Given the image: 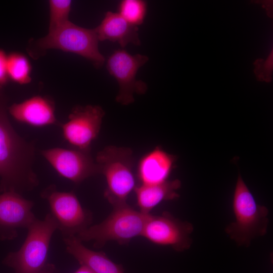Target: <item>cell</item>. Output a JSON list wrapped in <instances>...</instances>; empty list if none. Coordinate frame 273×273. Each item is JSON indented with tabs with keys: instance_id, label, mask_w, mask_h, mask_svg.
<instances>
[{
	"instance_id": "7402d4cb",
	"label": "cell",
	"mask_w": 273,
	"mask_h": 273,
	"mask_svg": "<svg viewBox=\"0 0 273 273\" xmlns=\"http://www.w3.org/2000/svg\"><path fill=\"white\" fill-rule=\"evenodd\" d=\"M8 55L0 49V87H3L9 81L7 72Z\"/></svg>"
},
{
	"instance_id": "d4e9b609",
	"label": "cell",
	"mask_w": 273,
	"mask_h": 273,
	"mask_svg": "<svg viewBox=\"0 0 273 273\" xmlns=\"http://www.w3.org/2000/svg\"><path fill=\"white\" fill-rule=\"evenodd\" d=\"M74 273H95L88 267L80 265V266Z\"/></svg>"
},
{
	"instance_id": "ac0fdd59",
	"label": "cell",
	"mask_w": 273,
	"mask_h": 273,
	"mask_svg": "<svg viewBox=\"0 0 273 273\" xmlns=\"http://www.w3.org/2000/svg\"><path fill=\"white\" fill-rule=\"evenodd\" d=\"M32 67L24 54L14 52L8 55L7 72L9 80L19 84L29 83L31 81Z\"/></svg>"
},
{
	"instance_id": "cb8c5ba5",
	"label": "cell",
	"mask_w": 273,
	"mask_h": 273,
	"mask_svg": "<svg viewBox=\"0 0 273 273\" xmlns=\"http://www.w3.org/2000/svg\"><path fill=\"white\" fill-rule=\"evenodd\" d=\"M38 273H57L54 265L47 263L45 267Z\"/></svg>"
},
{
	"instance_id": "277c9868",
	"label": "cell",
	"mask_w": 273,
	"mask_h": 273,
	"mask_svg": "<svg viewBox=\"0 0 273 273\" xmlns=\"http://www.w3.org/2000/svg\"><path fill=\"white\" fill-rule=\"evenodd\" d=\"M112 212L100 223L89 226L75 236L81 242L94 241V247L100 248L111 241L127 244L141 236L150 214L137 211L127 203L113 207Z\"/></svg>"
},
{
	"instance_id": "5bb4252c",
	"label": "cell",
	"mask_w": 273,
	"mask_h": 273,
	"mask_svg": "<svg viewBox=\"0 0 273 273\" xmlns=\"http://www.w3.org/2000/svg\"><path fill=\"white\" fill-rule=\"evenodd\" d=\"M175 161V156L158 147L147 153L140 159L137 166L140 184H157L167 180Z\"/></svg>"
},
{
	"instance_id": "3957f363",
	"label": "cell",
	"mask_w": 273,
	"mask_h": 273,
	"mask_svg": "<svg viewBox=\"0 0 273 273\" xmlns=\"http://www.w3.org/2000/svg\"><path fill=\"white\" fill-rule=\"evenodd\" d=\"M99 41L95 29L83 28L69 21L30 43L28 51L33 58L39 57L50 49L72 53L88 60L95 67L100 68L105 59L99 50Z\"/></svg>"
},
{
	"instance_id": "8fae6325",
	"label": "cell",
	"mask_w": 273,
	"mask_h": 273,
	"mask_svg": "<svg viewBox=\"0 0 273 273\" xmlns=\"http://www.w3.org/2000/svg\"><path fill=\"white\" fill-rule=\"evenodd\" d=\"M40 153L59 175L76 184L100 173L89 151L53 148Z\"/></svg>"
},
{
	"instance_id": "6da1fadb",
	"label": "cell",
	"mask_w": 273,
	"mask_h": 273,
	"mask_svg": "<svg viewBox=\"0 0 273 273\" xmlns=\"http://www.w3.org/2000/svg\"><path fill=\"white\" fill-rule=\"evenodd\" d=\"M8 112V99L0 87V192L22 195L39 185L33 169L35 144L17 132Z\"/></svg>"
},
{
	"instance_id": "ffe728a7",
	"label": "cell",
	"mask_w": 273,
	"mask_h": 273,
	"mask_svg": "<svg viewBox=\"0 0 273 273\" xmlns=\"http://www.w3.org/2000/svg\"><path fill=\"white\" fill-rule=\"evenodd\" d=\"M72 1L70 0H50L49 7V31L55 30L69 21Z\"/></svg>"
},
{
	"instance_id": "9c48e42d",
	"label": "cell",
	"mask_w": 273,
	"mask_h": 273,
	"mask_svg": "<svg viewBox=\"0 0 273 273\" xmlns=\"http://www.w3.org/2000/svg\"><path fill=\"white\" fill-rule=\"evenodd\" d=\"M193 231L191 222L181 220L165 211L158 215L150 214L141 236L154 244L183 252L191 247Z\"/></svg>"
},
{
	"instance_id": "9a60e30c",
	"label": "cell",
	"mask_w": 273,
	"mask_h": 273,
	"mask_svg": "<svg viewBox=\"0 0 273 273\" xmlns=\"http://www.w3.org/2000/svg\"><path fill=\"white\" fill-rule=\"evenodd\" d=\"M95 30L99 41L116 42L122 48L130 43L141 44L138 27L129 23L118 13L108 11Z\"/></svg>"
},
{
	"instance_id": "7a4b0ae2",
	"label": "cell",
	"mask_w": 273,
	"mask_h": 273,
	"mask_svg": "<svg viewBox=\"0 0 273 273\" xmlns=\"http://www.w3.org/2000/svg\"><path fill=\"white\" fill-rule=\"evenodd\" d=\"M235 220L225 232L239 246L248 247L252 241L266 234L269 211L257 203L240 174H238L233 199Z\"/></svg>"
},
{
	"instance_id": "30bf717a",
	"label": "cell",
	"mask_w": 273,
	"mask_h": 273,
	"mask_svg": "<svg viewBox=\"0 0 273 273\" xmlns=\"http://www.w3.org/2000/svg\"><path fill=\"white\" fill-rule=\"evenodd\" d=\"M104 115V111L98 105L76 106L68 121L60 124L64 139L72 149L89 151L99 135Z\"/></svg>"
},
{
	"instance_id": "e0dca14e",
	"label": "cell",
	"mask_w": 273,
	"mask_h": 273,
	"mask_svg": "<svg viewBox=\"0 0 273 273\" xmlns=\"http://www.w3.org/2000/svg\"><path fill=\"white\" fill-rule=\"evenodd\" d=\"M181 187L178 179L167 180L152 185L140 184L134 189L140 211L145 214L164 201L172 200L179 197L177 191Z\"/></svg>"
},
{
	"instance_id": "4fadbf2b",
	"label": "cell",
	"mask_w": 273,
	"mask_h": 273,
	"mask_svg": "<svg viewBox=\"0 0 273 273\" xmlns=\"http://www.w3.org/2000/svg\"><path fill=\"white\" fill-rule=\"evenodd\" d=\"M8 112L18 122L33 126L58 124L55 103L46 96H35L8 107Z\"/></svg>"
},
{
	"instance_id": "7c38bea8",
	"label": "cell",
	"mask_w": 273,
	"mask_h": 273,
	"mask_svg": "<svg viewBox=\"0 0 273 273\" xmlns=\"http://www.w3.org/2000/svg\"><path fill=\"white\" fill-rule=\"evenodd\" d=\"M34 202L16 192L0 195V239L11 240L18 236V230L28 228L36 217L32 211Z\"/></svg>"
},
{
	"instance_id": "52a82bcc",
	"label": "cell",
	"mask_w": 273,
	"mask_h": 273,
	"mask_svg": "<svg viewBox=\"0 0 273 273\" xmlns=\"http://www.w3.org/2000/svg\"><path fill=\"white\" fill-rule=\"evenodd\" d=\"M40 196L48 202L63 238L76 236L91 224V212L82 207L73 192L59 191L52 184L42 191Z\"/></svg>"
},
{
	"instance_id": "8992f818",
	"label": "cell",
	"mask_w": 273,
	"mask_h": 273,
	"mask_svg": "<svg viewBox=\"0 0 273 273\" xmlns=\"http://www.w3.org/2000/svg\"><path fill=\"white\" fill-rule=\"evenodd\" d=\"M27 230L21 248L9 253L3 261L15 273H38L45 267L51 239L58 224L50 213L43 220L36 218Z\"/></svg>"
},
{
	"instance_id": "ba28073f",
	"label": "cell",
	"mask_w": 273,
	"mask_h": 273,
	"mask_svg": "<svg viewBox=\"0 0 273 273\" xmlns=\"http://www.w3.org/2000/svg\"><path fill=\"white\" fill-rule=\"evenodd\" d=\"M149 60L146 55H131L125 50L115 51L108 58L106 68L109 74L117 81L119 90L116 97L118 103L127 105L133 103L134 94H144L147 85L136 79L140 68Z\"/></svg>"
},
{
	"instance_id": "603a6c76",
	"label": "cell",
	"mask_w": 273,
	"mask_h": 273,
	"mask_svg": "<svg viewBox=\"0 0 273 273\" xmlns=\"http://www.w3.org/2000/svg\"><path fill=\"white\" fill-rule=\"evenodd\" d=\"M254 3L261 4L265 9L267 16L272 18V1H254Z\"/></svg>"
},
{
	"instance_id": "44dd1931",
	"label": "cell",
	"mask_w": 273,
	"mask_h": 273,
	"mask_svg": "<svg viewBox=\"0 0 273 273\" xmlns=\"http://www.w3.org/2000/svg\"><path fill=\"white\" fill-rule=\"evenodd\" d=\"M273 51H271L268 58L257 59L254 62V73L258 81L270 82L272 80L273 68Z\"/></svg>"
},
{
	"instance_id": "2e32d148",
	"label": "cell",
	"mask_w": 273,
	"mask_h": 273,
	"mask_svg": "<svg viewBox=\"0 0 273 273\" xmlns=\"http://www.w3.org/2000/svg\"><path fill=\"white\" fill-rule=\"evenodd\" d=\"M67 251L80 265H85L95 273H124L121 265L112 261L103 252L92 250L75 236L63 238Z\"/></svg>"
},
{
	"instance_id": "5b68a950",
	"label": "cell",
	"mask_w": 273,
	"mask_h": 273,
	"mask_svg": "<svg viewBox=\"0 0 273 273\" xmlns=\"http://www.w3.org/2000/svg\"><path fill=\"white\" fill-rule=\"evenodd\" d=\"M96 162L106 178L104 197L113 207L126 203L135 186L132 152L128 148L108 146L100 151Z\"/></svg>"
},
{
	"instance_id": "d6986e66",
	"label": "cell",
	"mask_w": 273,
	"mask_h": 273,
	"mask_svg": "<svg viewBox=\"0 0 273 273\" xmlns=\"http://www.w3.org/2000/svg\"><path fill=\"white\" fill-rule=\"evenodd\" d=\"M118 13L129 23L138 26L145 19L147 4L143 0H123L118 7Z\"/></svg>"
}]
</instances>
